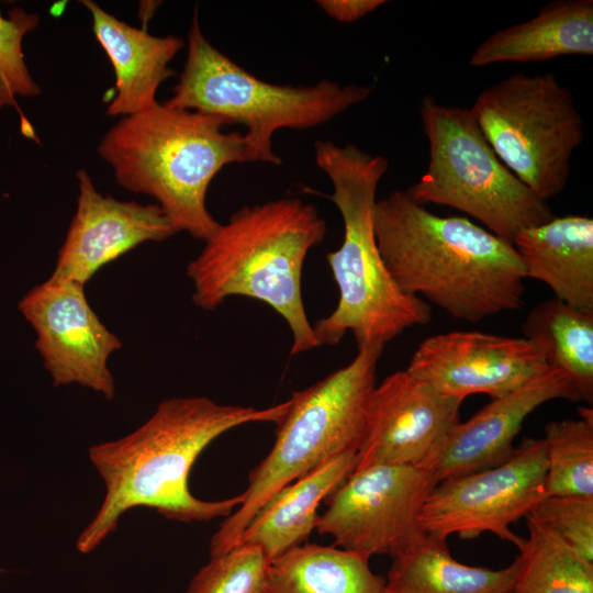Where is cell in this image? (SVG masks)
Masks as SVG:
<instances>
[{"label": "cell", "mask_w": 593, "mask_h": 593, "mask_svg": "<svg viewBox=\"0 0 593 593\" xmlns=\"http://www.w3.org/2000/svg\"><path fill=\"white\" fill-rule=\"evenodd\" d=\"M393 561L382 593H513L518 556L502 569L456 560L446 539L423 533Z\"/></svg>", "instance_id": "obj_21"}, {"label": "cell", "mask_w": 593, "mask_h": 593, "mask_svg": "<svg viewBox=\"0 0 593 593\" xmlns=\"http://www.w3.org/2000/svg\"><path fill=\"white\" fill-rule=\"evenodd\" d=\"M314 150L317 166L333 184L329 198L344 223L340 247L326 255L339 299L335 310L313 326L315 339L318 346H333L351 332L357 348H384L407 328L432 320L430 305L399 287L377 245L372 212L389 161L354 144L318 141Z\"/></svg>", "instance_id": "obj_3"}, {"label": "cell", "mask_w": 593, "mask_h": 593, "mask_svg": "<svg viewBox=\"0 0 593 593\" xmlns=\"http://www.w3.org/2000/svg\"><path fill=\"white\" fill-rule=\"evenodd\" d=\"M221 119L165 103L123 116L98 153L125 190L153 197L178 232L205 242L220 224L206 208L213 178L231 164L250 163L244 133Z\"/></svg>", "instance_id": "obj_5"}, {"label": "cell", "mask_w": 593, "mask_h": 593, "mask_svg": "<svg viewBox=\"0 0 593 593\" xmlns=\"http://www.w3.org/2000/svg\"><path fill=\"white\" fill-rule=\"evenodd\" d=\"M419 118L428 142V164L406 189L414 201L456 209L511 244L523 230L555 216L548 201L500 160L470 108L441 104L426 96Z\"/></svg>", "instance_id": "obj_8"}, {"label": "cell", "mask_w": 593, "mask_h": 593, "mask_svg": "<svg viewBox=\"0 0 593 593\" xmlns=\"http://www.w3.org/2000/svg\"><path fill=\"white\" fill-rule=\"evenodd\" d=\"M544 489L551 495H593V410L580 407L579 417L545 425Z\"/></svg>", "instance_id": "obj_25"}, {"label": "cell", "mask_w": 593, "mask_h": 593, "mask_svg": "<svg viewBox=\"0 0 593 593\" xmlns=\"http://www.w3.org/2000/svg\"><path fill=\"white\" fill-rule=\"evenodd\" d=\"M579 401L568 377L548 366L519 388L491 401L457 423L419 465L437 481L478 472L507 460L524 421L552 400Z\"/></svg>", "instance_id": "obj_16"}, {"label": "cell", "mask_w": 593, "mask_h": 593, "mask_svg": "<svg viewBox=\"0 0 593 593\" xmlns=\"http://www.w3.org/2000/svg\"><path fill=\"white\" fill-rule=\"evenodd\" d=\"M324 12L342 23H353L385 3L384 0H320Z\"/></svg>", "instance_id": "obj_29"}, {"label": "cell", "mask_w": 593, "mask_h": 593, "mask_svg": "<svg viewBox=\"0 0 593 593\" xmlns=\"http://www.w3.org/2000/svg\"><path fill=\"white\" fill-rule=\"evenodd\" d=\"M524 337L541 351L548 366L570 380L579 401L593 402V310L556 298L534 306L523 324Z\"/></svg>", "instance_id": "obj_23"}, {"label": "cell", "mask_w": 593, "mask_h": 593, "mask_svg": "<svg viewBox=\"0 0 593 593\" xmlns=\"http://www.w3.org/2000/svg\"><path fill=\"white\" fill-rule=\"evenodd\" d=\"M172 92L164 102L170 108L210 114L226 125L244 124L250 163L280 165L272 148L276 131L322 125L366 100L372 88L332 80L311 86L264 81L206 40L194 11L187 59Z\"/></svg>", "instance_id": "obj_7"}, {"label": "cell", "mask_w": 593, "mask_h": 593, "mask_svg": "<svg viewBox=\"0 0 593 593\" xmlns=\"http://www.w3.org/2000/svg\"><path fill=\"white\" fill-rule=\"evenodd\" d=\"M593 55V1L556 0L532 19L499 30L469 58L472 67Z\"/></svg>", "instance_id": "obj_19"}, {"label": "cell", "mask_w": 593, "mask_h": 593, "mask_svg": "<svg viewBox=\"0 0 593 593\" xmlns=\"http://www.w3.org/2000/svg\"><path fill=\"white\" fill-rule=\"evenodd\" d=\"M40 18L21 8H13L8 18L0 11V109L16 105L15 97H33L41 88L32 78L24 60L22 41L35 30Z\"/></svg>", "instance_id": "obj_27"}, {"label": "cell", "mask_w": 593, "mask_h": 593, "mask_svg": "<svg viewBox=\"0 0 593 593\" xmlns=\"http://www.w3.org/2000/svg\"><path fill=\"white\" fill-rule=\"evenodd\" d=\"M373 231L399 287L470 323L524 303L527 279L514 246L465 216H441L394 190L377 200Z\"/></svg>", "instance_id": "obj_2"}, {"label": "cell", "mask_w": 593, "mask_h": 593, "mask_svg": "<svg viewBox=\"0 0 593 593\" xmlns=\"http://www.w3.org/2000/svg\"><path fill=\"white\" fill-rule=\"evenodd\" d=\"M385 578L369 558L335 546L303 544L271 561L265 593H382Z\"/></svg>", "instance_id": "obj_22"}, {"label": "cell", "mask_w": 593, "mask_h": 593, "mask_svg": "<svg viewBox=\"0 0 593 593\" xmlns=\"http://www.w3.org/2000/svg\"><path fill=\"white\" fill-rule=\"evenodd\" d=\"M513 593H593V562L555 532L526 516Z\"/></svg>", "instance_id": "obj_24"}, {"label": "cell", "mask_w": 593, "mask_h": 593, "mask_svg": "<svg viewBox=\"0 0 593 593\" xmlns=\"http://www.w3.org/2000/svg\"><path fill=\"white\" fill-rule=\"evenodd\" d=\"M77 209L51 277L85 286L98 270L147 242L178 233L157 203L120 201L100 193L88 171L77 172Z\"/></svg>", "instance_id": "obj_15"}, {"label": "cell", "mask_w": 593, "mask_h": 593, "mask_svg": "<svg viewBox=\"0 0 593 593\" xmlns=\"http://www.w3.org/2000/svg\"><path fill=\"white\" fill-rule=\"evenodd\" d=\"M81 3L91 14L94 36L114 70L116 93L107 114L123 118L157 103V90L175 75L169 63L184 41L172 35L155 36L128 25L92 0Z\"/></svg>", "instance_id": "obj_17"}, {"label": "cell", "mask_w": 593, "mask_h": 593, "mask_svg": "<svg viewBox=\"0 0 593 593\" xmlns=\"http://www.w3.org/2000/svg\"><path fill=\"white\" fill-rule=\"evenodd\" d=\"M512 245L526 278L546 284L553 298L593 310V219L568 214L519 232Z\"/></svg>", "instance_id": "obj_18"}, {"label": "cell", "mask_w": 593, "mask_h": 593, "mask_svg": "<svg viewBox=\"0 0 593 593\" xmlns=\"http://www.w3.org/2000/svg\"><path fill=\"white\" fill-rule=\"evenodd\" d=\"M470 110L500 160L535 194L548 201L563 191L584 125L555 74L511 75L483 89Z\"/></svg>", "instance_id": "obj_9"}, {"label": "cell", "mask_w": 593, "mask_h": 593, "mask_svg": "<svg viewBox=\"0 0 593 593\" xmlns=\"http://www.w3.org/2000/svg\"><path fill=\"white\" fill-rule=\"evenodd\" d=\"M19 310L35 331V347L55 387L79 384L114 398L109 359L122 343L90 306L85 286L49 277L21 299Z\"/></svg>", "instance_id": "obj_12"}, {"label": "cell", "mask_w": 593, "mask_h": 593, "mask_svg": "<svg viewBox=\"0 0 593 593\" xmlns=\"http://www.w3.org/2000/svg\"><path fill=\"white\" fill-rule=\"evenodd\" d=\"M547 367L539 348L525 337L454 331L425 338L405 370L439 393L465 400L472 394L500 398Z\"/></svg>", "instance_id": "obj_13"}, {"label": "cell", "mask_w": 593, "mask_h": 593, "mask_svg": "<svg viewBox=\"0 0 593 593\" xmlns=\"http://www.w3.org/2000/svg\"><path fill=\"white\" fill-rule=\"evenodd\" d=\"M382 351L358 348L348 365L293 393L276 423L271 450L249 473L242 504L212 536L210 558L237 546L255 514L283 486L340 454L358 451Z\"/></svg>", "instance_id": "obj_6"}, {"label": "cell", "mask_w": 593, "mask_h": 593, "mask_svg": "<svg viewBox=\"0 0 593 593\" xmlns=\"http://www.w3.org/2000/svg\"><path fill=\"white\" fill-rule=\"evenodd\" d=\"M356 462L357 451H347L283 486L255 514L238 544L260 547L270 561L303 545L316 528L318 504L347 479Z\"/></svg>", "instance_id": "obj_20"}, {"label": "cell", "mask_w": 593, "mask_h": 593, "mask_svg": "<svg viewBox=\"0 0 593 593\" xmlns=\"http://www.w3.org/2000/svg\"><path fill=\"white\" fill-rule=\"evenodd\" d=\"M438 481L421 466L378 465L353 471L326 499L316 529L335 547L366 558L394 557L424 532L421 511Z\"/></svg>", "instance_id": "obj_11"}, {"label": "cell", "mask_w": 593, "mask_h": 593, "mask_svg": "<svg viewBox=\"0 0 593 593\" xmlns=\"http://www.w3.org/2000/svg\"><path fill=\"white\" fill-rule=\"evenodd\" d=\"M462 402L406 370L389 374L371 393L354 471L378 465L419 466L460 422Z\"/></svg>", "instance_id": "obj_14"}, {"label": "cell", "mask_w": 593, "mask_h": 593, "mask_svg": "<svg viewBox=\"0 0 593 593\" xmlns=\"http://www.w3.org/2000/svg\"><path fill=\"white\" fill-rule=\"evenodd\" d=\"M288 400L267 409L220 404L205 396L174 398L160 402L128 435L93 445L89 459L102 478L105 494L91 522L80 533L81 553L97 549L128 510L146 506L168 519L191 523L227 517L244 499L205 501L188 485L191 468L214 439L234 427L275 422Z\"/></svg>", "instance_id": "obj_1"}, {"label": "cell", "mask_w": 593, "mask_h": 593, "mask_svg": "<svg viewBox=\"0 0 593 593\" xmlns=\"http://www.w3.org/2000/svg\"><path fill=\"white\" fill-rule=\"evenodd\" d=\"M593 562V495L545 496L527 515Z\"/></svg>", "instance_id": "obj_28"}, {"label": "cell", "mask_w": 593, "mask_h": 593, "mask_svg": "<svg viewBox=\"0 0 593 593\" xmlns=\"http://www.w3.org/2000/svg\"><path fill=\"white\" fill-rule=\"evenodd\" d=\"M542 438H524L504 462L439 481L419 514L424 533L463 539L491 533L518 549L524 538L511 525L526 517L545 496Z\"/></svg>", "instance_id": "obj_10"}, {"label": "cell", "mask_w": 593, "mask_h": 593, "mask_svg": "<svg viewBox=\"0 0 593 593\" xmlns=\"http://www.w3.org/2000/svg\"><path fill=\"white\" fill-rule=\"evenodd\" d=\"M325 234L316 208L299 198L242 208L188 264L193 303L212 311L234 295L259 300L288 324L290 355L318 347L302 300L301 276L307 253Z\"/></svg>", "instance_id": "obj_4"}, {"label": "cell", "mask_w": 593, "mask_h": 593, "mask_svg": "<svg viewBox=\"0 0 593 593\" xmlns=\"http://www.w3.org/2000/svg\"><path fill=\"white\" fill-rule=\"evenodd\" d=\"M271 561L251 544L213 557L191 579L186 593H265Z\"/></svg>", "instance_id": "obj_26"}]
</instances>
